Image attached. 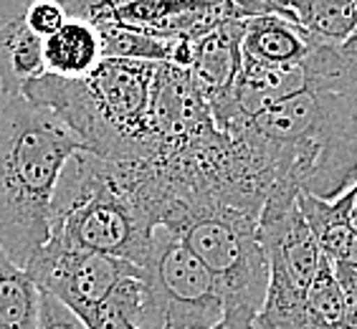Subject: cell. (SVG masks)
I'll return each mask as SVG.
<instances>
[{
	"instance_id": "obj_8",
	"label": "cell",
	"mask_w": 357,
	"mask_h": 329,
	"mask_svg": "<svg viewBox=\"0 0 357 329\" xmlns=\"http://www.w3.org/2000/svg\"><path fill=\"white\" fill-rule=\"evenodd\" d=\"M241 38H243V21H226L192 43L190 76L206 99L208 109L223 102L238 79L243 63Z\"/></svg>"
},
{
	"instance_id": "obj_11",
	"label": "cell",
	"mask_w": 357,
	"mask_h": 329,
	"mask_svg": "<svg viewBox=\"0 0 357 329\" xmlns=\"http://www.w3.org/2000/svg\"><path fill=\"white\" fill-rule=\"evenodd\" d=\"M102 61V38L84 18L69 15L61 31L43 41V69L59 79H84Z\"/></svg>"
},
{
	"instance_id": "obj_19",
	"label": "cell",
	"mask_w": 357,
	"mask_h": 329,
	"mask_svg": "<svg viewBox=\"0 0 357 329\" xmlns=\"http://www.w3.org/2000/svg\"><path fill=\"white\" fill-rule=\"evenodd\" d=\"M350 223H352V228L357 231V178H355V183H352L350 188Z\"/></svg>"
},
{
	"instance_id": "obj_9",
	"label": "cell",
	"mask_w": 357,
	"mask_h": 329,
	"mask_svg": "<svg viewBox=\"0 0 357 329\" xmlns=\"http://www.w3.org/2000/svg\"><path fill=\"white\" fill-rule=\"evenodd\" d=\"M317 38L279 13V3L268 0V13L243 21L241 56L266 66H294L310 56Z\"/></svg>"
},
{
	"instance_id": "obj_6",
	"label": "cell",
	"mask_w": 357,
	"mask_h": 329,
	"mask_svg": "<svg viewBox=\"0 0 357 329\" xmlns=\"http://www.w3.org/2000/svg\"><path fill=\"white\" fill-rule=\"evenodd\" d=\"M26 271L43 294L59 299L84 322L142 268L130 261L91 254V251H76L48 240L31 259Z\"/></svg>"
},
{
	"instance_id": "obj_17",
	"label": "cell",
	"mask_w": 357,
	"mask_h": 329,
	"mask_svg": "<svg viewBox=\"0 0 357 329\" xmlns=\"http://www.w3.org/2000/svg\"><path fill=\"white\" fill-rule=\"evenodd\" d=\"M335 276L340 286H342L344 296L342 319H340V327L337 329H357V274H352V271H335Z\"/></svg>"
},
{
	"instance_id": "obj_16",
	"label": "cell",
	"mask_w": 357,
	"mask_h": 329,
	"mask_svg": "<svg viewBox=\"0 0 357 329\" xmlns=\"http://www.w3.org/2000/svg\"><path fill=\"white\" fill-rule=\"evenodd\" d=\"M36 329H86V324L59 299L41 291V316H38Z\"/></svg>"
},
{
	"instance_id": "obj_14",
	"label": "cell",
	"mask_w": 357,
	"mask_h": 329,
	"mask_svg": "<svg viewBox=\"0 0 357 329\" xmlns=\"http://www.w3.org/2000/svg\"><path fill=\"white\" fill-rule=\"evenodd\" d=\"M342 286L332 271V263L324 259L307 291V324L310 329H337L342 319Z\"/></svg>"
},
{
	"instance_id": "obj_4",
	"label": "cell",
	"mask_w": 357,
	"mask_h": 329,
	"mask_svg": "<svg viewBox=\"0 0 357 329\" xmlns=\"http://www.w3.org/2000/svg\"><path fill=\"white\" fill-rule=\"evenodd\" d=\"M160 228L178 236L213 274L226 314L259 316L268 289V263L259 240V213L218 198L178 200L165 208Z\"/></svg>"
},
{
	"instance_id": "obj_18",
	"label": "cell",
	"mask_w": 357,
	"mask_h": 329,
	"mask_svg": "<svg viewBox=\"0 0 357 329\" xmlns=\"http://www.w3.org/2000/svg\"><path fill=\"white\" fill-rule=\"evenodd\" d=\"M213 329H256V322H254V319H248V316L226 314V316H223V322L215 324Z\"/></svg>"
},
{
	"instance_id": "obj_15",
	"label": "cell",
	"mask_w": 357,
	"mask_h": 329,
	"mask_svg": "<svg viewBox=\"0 0 357 329\" xmlns=\"http://www.w3.org/2000/svg\"><path fill=\"white\" fill-rule=\"evenodd\" d=\"M26 21L31 26L38 38H51L56 31H61V26L69 21V13L61 3H54V0H36V3H28L26 10Z\"/></svg>"
},
{
	"instance_id": "obj_10",
	"label": "cell",
	"mask_w": 357,
	"mask_h": 329,
	"mask_svg": "<svg viewBox=\"0 0 357 329\" xmlns=\"http://www.w3.org/2000/svg\"><path fill=\"white\" fill-rule=\"evenodd\" d=\"M296 206L332 268L357 274V231L350 223V190H344L335 200H319L299 192Z\"/></svg>"
},
{
	"instance_id": "obj_5",
	"label": "cell",
	"mask_w": 357,
	"mask_h": 329,
	"mask_svg": "<svg viewBox=\"0 0 357 329\" xmlns=\"http://www.w3.org/2000/svg\"><path fill=\"white\" fill-rule=\"evenodd\" d=\"M142 271L137 329H213L223 322L226 304L213 274L167 228L155 231Z\"/></svg>"
},
{
	"instance_id": "obj_7",
	"label": "cell",
	"mask_w": 357,
	"mask_h": 329,
	"mask_svg": "<svg viewBox=\"0 0 357 329\" xmlns=\"http://www.w3.org/2000/svg\"><path fill=\"white\" fill-rule=\"evenodd\" d=\"M28 3L0 0V91L8 99L23 96L28 84L46 74L43 38L26 21Z\"/></svg>"
},
{
	"instance_id": "obj_1",
	"label": "cell",
	"mask_w": 357,
	"mask_h": 329,
	"mask_svg": "<svg viewBox=\"0 0 357 329\" xmlns=\"http://www.w3.org/2000/svg\"><path fill=\"white\" fill-rule=\"evenodd\" d=\"M82 142L46 107L26 96L0 107V246L26 268L51 238L54 195Z\"/></svg>"
},
{
	"instance_id": "obj_12",
	"label": "cell",
	"mask_w": 357,
	"mask_h": 329,
	"mask_svg": "<svg viewBox=\"0 0 357 329\" xmlns=\"http://www.w3.org/2000/svg\"><path fill=\"white\" fill-rule=\"evenodd\" d=\"M279 13L327 46H342L357 33V0L279 3Z\"/></svg>"
},
{
	"instance_id": "obj_3",
	"label": "cell",
	"mask_w": 357,
	"mask_h": 329,
	"mask_svg": "<svg viewBox=\"0 0 357 329\" xmlns=\"http://www.w3.org/2000/svg\"><path fill=\"white\" fill-rule=\"evenodd\" d=\"M155 231L158 226L137 200L122 167L89 152H76L56 188L48 240L142 268Z\"/></svg>"
},
{
	"instance_id": "obj_13",
	"label": "cell",
	"mask_w": 357,
	"mask_h": 329,
	"mask_svg": "<svg viewBox=\"0 0 357 329\" xmlns=\"http://www.w3.org/2000/svg\"><path fill=\"white\" fill-rule=\"evenodd\" d=\"M38 316L41 289L0 246V329H36Z\"/></svg>"
},
{
	"instance_id": "obj_2",
	"label": "cell",
	"mask_w": 357,
	"mask_h": 329,
	"mask_svg": "<svg viewBox=\"0 0 357 329\" xmlns=\"http://www.w3.org/2000/svg\"><path fill=\"white\" fill-rule=\"evenodd\" d=\"M160 63L104 59L84 79L41 74L23 96L61 119L82 150L114 164L152 155V86Z\"/></svg>"
},
{
	"instance_id": "obj_20",
	"label": "cell",
	"mask_w": 357,
	"mask_h": 329,
	"mask_svg": "<svg viewBox=\"0 0 357 329\" xmlns=\"http://www.w3.org/2000/svg\"><path fill=\"white\" fill-rule=\"evenodd\" d=\"M337 48H340L344 56H350V59H355V61H357V33L352 36L350 41H344L342 46H337Z\"/></svg>"
}]
</instances>
